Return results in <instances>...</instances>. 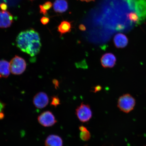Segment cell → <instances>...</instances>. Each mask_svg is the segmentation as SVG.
<instances>
[{"label":"cell","mask_w":146,"mask_h":146,"mask_svg":"<svg viewBox=\"0 0 146 146\" xmlns=\"http://www.w3.org/2000/svg\"><path fill=\"white\" fill-rule=\"evenodd\" d=\"M16 43L20 50L31 56L36 55L41 50L40 38L39 33L33 29L20 33L16 38Z\"/></svg>","instance_id":"6da1fadb"},{"label":"cell","mask_w":146,"mask_h":146,"mask_svg":"<svg viewBox=\"0 0 146 146\" xmlns=\"http://www.w3.org/2000/svg\"><path fill=\"white\" fill-rule=\"evenodd\" d=\"M136 104L135 98L129 94H125L120 96L118 100L117 106L122 111L129 113L133 110Z\"/></svg>","instance_id":"7a4b0ae2"},{"label":"cell","mask_w":146,"mask_h":146,"mask_svg":"<svg viewBox=\"0 0 146 146\" xmlns=\"http://www.w3.org/2000/svg\"><path fill=\"white\" fill-rule=\"evenodd\" d=\"M10 72L15 75L22 74L26 68V61L22 58L16 56L11 60L10 63Z\"/></svg>","instance_id":"3957f363"},{"label":"cell","mask_w":146,"mask_h":146,"mask_svg":"<svg viewBox=\"0 0 146 146\" xmlns=\"http://www.w3.org/2000/svg\"><path fill=\"white\" fill-rule=\"evenodd\" d=\"M76 114L80 121L86 123L92 118V113L90 106L82 103L76 109Z\"/></svg>","instance_id":"277c9868"},{"label":"cell","mask_w":146,"mask_h":146,"mask_svg":"<svg viewBox=\"0 0 146 146\" xmlns=\"http://www.w3.org/2000/svg\"><path fill=\"white\" fill-rule=\"evenodd\" d=\"M38 122L45 127L52 126L56 123L55 117L52 112L45 111L40 115L38 118Z\"/></svg>","instance_id":"5b68a950"},{"label":"cell","mask_w":146,"mask_h":146,"mask_svg":"<svg viewBox=\"0 0 146 146\" xmlns=\"http://www.w3.org/2000/svg\"><path fill=\"white\" fill-rule=\"evenodd\" d=\"M33 102L36 108L40 109L44 108L48 104V96L44 92L38 93L34 96Z\"/></svg>","instance_id":"8992f818"},{"label":"cell","mask_w":146,"mask_h":146,"mask_svg":"<svg viewBox=\"0 0 146 146\" xmlns=\"http://www.w3.org/2000/svg\"><path fill=\"white\" fill-rule=\"evenodd\" d=\"M13 22V16L7 11H0V28H7L11 27Z\"/></svg>","instance_id":"52a82bcc"},{"label":"cell","mask_w":146,"mask_h":146,"mask_svg":"<svg viewBox=\"0 0 146 146\" xmlns=\"http://www.w3.org/2000/svg\"><path fill=\"white\" fill-rule=\"evenodd\" d=\"M116 58L112 53H107L103 55L100 59V62L104 68H112L115 65Z\"/></svg>","instance_id":"ba28073f"},{"label":"cell","mask_w":146,"mask_h":146,"mask_svg":"<svg viewBox=\"0 0 146 146\" xmlns=\"http://www.w3.org/2000/svg\"><path fill=\"white\" fill-rule=\"evenodd\" d=\"M114 43L117 48H125L128 43V39L125 35L118 33L115 36L114 38Z\"/></svg>","instance_id":"9c48e42d"},{"label":"cell","mask_w":146,"mask_h":146,"mask_svg":"<svg viewBox=\"0 0 146 146\" xmlns=\"http://www.w3.org/2000/svg\"><path fill=\"white\" fill-rule=\"evenodd\" d=\"M45 146H63L62 139L59 136L52 135L48 136L45 141Z\"/></svg>","instance_id":"30bf717a"},{"label":"cell","mask_w":146,"mask_h":146,"mask_svg":"<svg viewBox=\"0 0 146 146\" xmlns=\"http://www.w3.org/2000/svg\"><path fill=\"white\" fill-rule=\"evenodd\" d=\"M53 8L55 12L62 13L68 10V3L66 0H56L54 3Z\"/></svg>","instance_id":"8fae6325"},{"label":"cell","mask_w":146,"mask_h":146,"mask_svg":"<svg viewBox=\"0 0 146 146\" xmlns=\"http://www.w3.org/2000/svg\"><path fill=\"white\" fill-rule=\"evenodd\" d=\"M10 71V63L6 60H0V78L8 77Z\"/></svg>","instance_id":"7c38bea8"},{"label":"cell","mask_w":146,"mask_h":146,"mask_svg":"<svg viewBox=\"0 0 146 146\" xmlns=\"http://www.w3.org/2000/svg\"><path fill=\"white\" fill-rule=\"evenodd\" d=\"M72 28L71 23L66 21H63L58 27V31L61 36L67 33L70 32Z\"/></svg>","instance_id":"4fadbf2b"},{"label":"cell","mask_w":146,"mask_h":146,"mask_svg":"<svg viewBox=\"0 0 146 146\" xmlns=\"http://www.w3.org/2000/svg\"><path fill=\"white\" fill-rule=\"evenodd\" d=\"M80 137L83 141H88L91 138L90 133L87 129L85 130L81 131V133H80Z\"/></svg>","instance_id":"5bb4252c"},{"label":"cell","mask_w":146,"mask_h":146,"mask_svg":"<svg viewBox=\"0 0 146 146\" xmlns=\"http://www.w3.org/2000/svg\"><path fill=\"white\" fill-rule=\"evenodd\" d=\"M127 17L131 21L134 22L138 21L139 19L138 15L134 13H130L128 14Z\"/></svg>","instance_id":"9a60e30c"},{"label":"cell","mask_w":146,"mask_h":146,"mask_svg":"<svg viewBox=\"0 0 146 146\" xmlns=\"http://www.w3.org/2000/svg\"><path fill=\"white\" fill-rule=\"evenodd\" d=\"M60 104V101L59 98L56 96H54L52 98V102L51 105L54 106L56 107L59 105Z\"/></svg>","instance_id":"2e32d148"},{"label":"cell","mask_w":146,"mask_h":146,"mask_svg":"<svg viewBox=\"0 0 146 146\" xmlns=\"http://www.w3.org/2000/svg\"><path fill=\"white\" fill-rule=\"evenodd\" d=\"M52 3L49 1L46 2L43 5H41L42 8H43L44 10L46 11H47L50 10L52 8Z\"/></svg>","instance_id":"e0dca14e"},{"label":"cell","mask_w":146,"mask_h":146,"mask_svg":"<svg viewBox=\"0 0 146 146\" xmlns=\"http://www.w3.org/2000/svg\"><path fill=\"white\" fill-rule=\"evenodd\" d=\"M40 21L43 25H46L50 21V19L46 17H43L41 18Z\"/></svg>","instance_id":"ac0fdd59"},{"label":"cell","mask_w":146,"mask_h":146,"mask_svg":"<svg viewBox=\"0 0 146 146\" xmlns=\"http://www.w3.org/2000/svg\"><path fill=\"white\" fill-rule=\"evenodd\" d=\"M8 6L6 3H2L0 4V8L3 11H6L8 9Z\"/></svg>","instance_id":"d6986e66"},{"label":"cell","mask_w":146,"mask_h":146,"mask_svg":"<svg viewBox=\"0 0 146 146\" xmlns=\"http://www.w3.org/2000/svg\"><path fill=\"white\" fill-rule=\"evenodd\" d=\"M5 107V104L0 101V113L3 112V110L4 109Z\"/></svg>","instance_id":"ffe728a7"},{"label":"cell","mask_w":146,"mask_h":146,"mask_svg":"<svg viewBox=\"0 0 146 146\" xmlns=\"http://www.w3.org/2000/svg\"><path fill=\"white\" fill-rule=\"evenodd\" d=\"M79 29L80 30L82 31H85L86 30V27H85V25H80L79 26Z\"/></svg>","instance_id":"44dd1931"},{"label":"cell","mask_w":146,"mask_h":146,"mask_svg":"<svg viewBox=\"0 0 146 146\" xmlns=\"http://www.w3.org/2000/svg\"><path fill=\"white\" fill-rule=\"evenodd\" d=\"M5 117V115L4 113L3 112H1L0 113V119H3Z\"/></svg>","instance_id":"7402d4cb"},{"label":"cell","mask_w":146,"mask_h":146,"mask_svg":"<svg viewBox=\"0 0 146 146\" xmlns=\"http://www.w3.org/2000/svg\"><path fill=\"white\" fill-rule=\"evenodd\" d=\"M80 1H86L87 2H89L91 1H94L95 0H80Z\"/></svg>","instance_id":"603a6c76"},{"label":"cell","mask_w":146,"mask_h":146,"mask_svg":"<svg viewBox=\"0 0 146 146\" xmlns=\"http://www.w3.org/2000/svg\"><path fill=\"white\" fill-rule=\"evenodd\" d=\"M30 1H33V0H30Z\"/></svg>","instance_id":"cb8c5ba5"},{"label":"cell","mask_w":146,"mask_h":146,"mask_svg":"<svg viewBox=\"0 0 146 146\" xmlns=\"http://www.w3.org/2000/svg\"></svg>","instance_id":"d4e9b609"}]
</instances>
